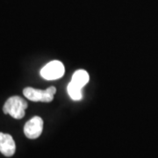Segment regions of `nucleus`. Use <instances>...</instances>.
Returning a JSON list of instances; mask_svg holds the SVG:
<instances>
[{
  "label": "nucleus",
  "mask_w": 158,
  "mask_h": 158,
  "mask_svg": "<svg viewBox=\"0 0 158 158\" xmlns=\"http://www.w3.org/2000/svg\"><path fill=\"white\" fill-rule=\"evenodd\" d=\"M27 108V102L19 96L9 98L4 105L3 112L10 114L12 118L20 119L25 116V111Z\"/></svg>",
  "instance_id": "f257e3e1"
},
{
  "label": "nucleus",
  "mask_w": 158,
  "mask_h": 158,
  "mask_svg": "<svg viewBox=\"0 0 158 158\" xmlns=\"http://www.w3.org/2000/svg\"><path fill=\"white\" fill-rule=\"evenodd\" d=\"M56 93V89L54 86L48 87L47 90H38L32 87H27L23 90V94L27 99L34 102H44L49 103L54 99Z\"/></svg>",
  "instance_id": "f03ea898"
},
{
  "label": "nucleus",
  "mask_w": 158,
  "mask_h": 158,
  "mask_svg": "<svg viewBox=\"0 0 158 158\" xmlns=\"http://www.w3.org/2000/svg\"><path fill=\"white\" fill-rule=\"evenodd\" d=\"M65 72L64 65L60 61H52L40 70V76L46 80H56L62 77Z\"/></svg>",
  "instance_id": "7ed1b4c3"
},
{
  "label": "nucleus",
  "mask_w": 158,
  "mask_h": 158,
  "mask_svg": "<svg viewBox=\"0 0 158 158\" xmlns=\"http://www.w3.org/2000/svg\"><path fill=\"white\" fill-rule=\"evenodd\" d=\"M43 130V120L39 116H34L24 127V134L28 139H37Z\"/></svg>",
  "instance_id": "20e7f679"
},
{
  "label": "nucleus",
  "mask_w": 158,
  "mask_h": 158,
  "mask_svg": "<svg viewBox=\"0 0 158 158\" xmlns=\"http://www.w3.org/2000/svg\"><path fill=\"white\" fill-rule=\"evenodd\" d=\"M16 151V144L11 135L0 133V152L5 156H12Z\"/></svg>",
  "instance_id": "39448f33"
},
{
  "label": "nucleus",
  "mask_w": 158,
  "mask_h": 158,
  "mask_svg": "<svg viewBox=\"0 0 158 158\" xmlns=\"http://www.w3.org/2000/svg\"><path fill=\"white\" fill-rule=\"evenodd\" d=\"M89 78H90L89 74L87 73V71L83 70V69H79L73 74L71 82H73L74 84L78 85L79 87L83 88L89 82Z\"/></svg>",
  "instance_id": "423d86ee"
},
{
  "label": "nucleus",
  "mask_w": 158,
  "mask_h": 158,
  "mask_svg": "<svg viewBox=\"0 0 158 158\" xmlns=\"http://www.w3.org/2000/svg\"><path fill=\"white\" fill-rule=\"evenodd\" d=\"M67 90L69 97L74 100H80L82 98V91H81L82 88L74 84L73 82H70L69 84Z\"/></svg>",
  "instance_id": "0eeeda50"
}]
</instances>
